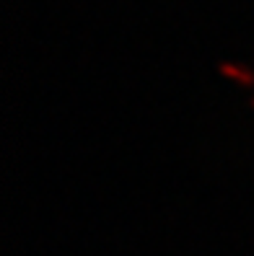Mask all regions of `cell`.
I'll return each instance as SVG.
<instances>
[{
	"label": "cell",
	"mask_w": 254,
	"mask_h": 256,
	"mask_svg": "<svg viewBox=\"0 0 254 256\" xmlns=\"http://www.w3.org/2000/svg\"><path fill=\"white\" fill-rule=\"evenodd\" d=\"M223 72H226L228 78H233L236 83H241V86H251V83H254V75H251V72L236 70V68H223Z\"/></svg>",
	"instance_id": "1"
},
{
	"label": "cell",
	"mask_w": 254,
	"mask_h": 256,
	"mask_svg": "<svg viewBox=\"0 0 254 256\" xmlns=\"http://www.w3.org/2000/svg\"><path fill=\"white\" fill-rule=\"evenodd\" d=\"M249 106H251V109H254V98H251V101H249Z\"/></svg>",
	"instance_id": "2"
}]
</instances>
